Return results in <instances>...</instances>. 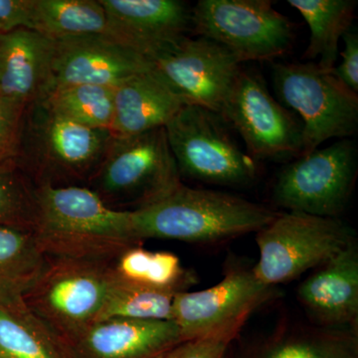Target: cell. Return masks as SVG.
<instances>
[{"label":"cell","instance_id":"28","mask_svg":"<svg viewBox=\"0 0 358 358\" xmlns=\"http://www.w3.org/2000/svg\"><path fill=\"white\" fill-rule=\"evenodd\" d=\"M267 358H357L355 348L338 336L292 339L278 345Z\"/></svg>","mask_w":358,"mask_h":358},{"label":"cell","instance_id":"9","mask_svg":"<svg viewBox=\"0 0 358 358\" xmlns=\"http://www.w3.org/2000/svg\"><path fill=\"white\" fill-rule=\"evenodd\" d=\"M113 134L61 117L42 103L28 106L18 160L36 164L39 182L90 181L105 157Z\"/></svg>","mask_w":358,"mask_h":358},{"label":"cell","instance_id":"3","mask_svg":"<svg viewBox=\"0 0 358 358\" xmlns=\"http://www.w3.org/2000/svg\"><path fill=\"white\" fill-rule=\"evenodd\" d=\"M114 279L113 263L48 258L23 301L56 343L68 345L100 322Z\"/></svg>","mask_w":358,"mask_h":358},{"label":"cell","instance_id":"32","mask_svg":"<svg viewBox=\"0 0 358 358\" xmlns=\"http://www.w3.org/2000/svg\"><path fill=\"white\" fill-rule=\"evenodd\" d=\"M32 0H0V33L29 28Z\"/></svg>","mask_w":358,"mask_h":358},{"label":"cell","instance_id":"30","mask_svg":"<svg viewBox=\"0 0 358 358\" xmlns=\"http://www.w3.org/2000/svg\"><path fill=\"white\" fill-rule=\"evenodd\" d=\"M345 48L341 53V65L334 67V76L341 80L345 86L358 93V35L355 27L348 29L343 36Z\"/></svg>","mask_w":358,"mask_h":358},{"label":"cell","instance_id":"14","mask_svg":"<svg viewBox=\"0 0 358 358\" xmlns=\"http://www.w3.org/2000/svg\"><path fill=\"white\" fill-rule=\"evenodd\" d=\"M110 38L150 60L192 30V7L179 0H100Z\"/></svg>","mask_w":358,"mask_h":358},{"label":"cell","instance_id":"4","mask_svg":"<svg viewBox=\"0 0 358 358\" xmlns=\"http://www.w3.org/2000/svg\"><path fill=\"white\" fill-rule=\"evenodd\" d=\"M180 182L166 129L129 136H113L105 157L90 179L91 189L112 208L131 210L152 201Z\"/></svg>","mask_w":358,"mask_h":358},{"label":"cell","instance_id":"29","mask_svg":"<svg viewBox=\"0 0 358 358\" xmlns=\"http://www.w3.org/2000/svg\"><path fill=\"white\" fill-rule=\"evenodd\" d=\"M28 106L0 95V162L18 159Z\"/></svg>","mask_w":358,"mask_h":358},{"label":"cell","instance_id":"21","mask_svg":"<svg viewBox=\"0 0 358 358\" xmlns=\"http://www.w3.org/2000/svg\"><path fill=\"white\" fill-rule=\"evenodd\" d=\"M30 29L53 41L86 36L110 38L100 0H32Z\"/></svg>","mask_w":358,"mask_h":358},{"label":"cell","instance_id":"26","mask_svg":"<svg viewBox=\"0 0 358 358\" xmlns=\"http://www.w3.org/2000/svg\"><path fill=\"white\" fill-rule=\"evenodd\" d=\"M174 294L131 284L115 274L101 320L112 317L171 320Z\"/></svg>","mask_w":358,"mask_h":358},{"label":"cell","instance_id":"22","mask_svg":"<svg viewBox=\"0 0 358 358\" xmlns=\"http://www.w3.org/2000/svg\"><path fill=\"white\" fill-rule=\"evenodd\" d=\"M310 29V43L303 58L315 60L322 70L331 71L338 57L339 40L353 26L355 0H289Z\"/></svg>","mask_w":358,"mask_h":358},{"label":"cell","instance_id":"27","mask_svg":"<svg viewBox=\"0 0 358 358\" xmlns=\"http://www.w3.org/2000/svg\"><path fill=\"white\" fill-rule=\"evenodd\" d=\"M35 186L18 159L0 162V226L32 229Z\"/></svg>","mask_w":358,"mask_h":358},{"label":"cell","instance_id":"20","mask_svg":"<svg viewBox=\"0 0 358 358\" xmlns=\"http://www.w3.org/2000/svg\"><path fill=\"white\" fill-rule=\"evenodd\" d=\"M48 258L42 253L32 229L0 226V308L26 310L25 294L38 279Z\"/></svg>","mask_w":358,"mask_h":358},{"label":"cell","instance_id":"13","mask_svg":"<svg viewBox=\"0 0 358 358\" xmlns=\"http://www.w3.org/2000/svg\"><path fill=\"white\" fill-rule=\"evenodd\" d=\"M148 61L186 105L201 106L217 114L243 68L227 49L203 37L185 36Z\"/></svg>","mask_w":358,"mask_h":358},{"label":"cell","instance_id":"25","mask_svg":"<svg viewBox=\"0 0 358 358\" xmlns=\"http://www.w3.org/2000/svg\"><path fill=\"white\" fill-rule=\"evenodd\" d=\"M55 339L30 315L0 308V358H61Z\"/></svg>","mask_w":358,"mask_h":358},{"label":"cell","instance_id":"8","mask_svg":"<svg viewBox=\"0 0 358 358\" xmlns=\"http://www.w3.org/2000/svg\"><path fill=\"white\" fill-rule=\"evenodd\" d=\"M192 31L240 63L282 57L296 39L294 23L268 0H199L192 7Z\"/></svg>","mask_w":358,"mask_h":358},{"label":"cell","instance_id":"1","mask_svg":"<svg viewBox=\"0 0 358 358\" xmlns=\"http://www.w3.org/2000/svg\"><path fill=\"white\" fill-rule=\"evenodd\" d=\"M32 232L47 258L114 263L140 246L129 210L112 208L82 186H35Z\"/></svg>","mask_w":358,"mask_h":358},{"label":"cell","instance_id":"19","mask_svg":"<svg viewBox=\"0 0 358 358\" xmlns=\"http://www.w3.org/2000/svg\"><path fill=\"white\" fill-rule=\"evenodd\" d=\"M185 105L150 67L115 87L110 133L129 136L164 128Z\"/></svg>","mask_w":358,"mask_h":358},{"label":"cell","instance_id":"24","mask_svg":"<svg viewBox=\"0 0 358 358\" xmlns=\"http://www.w3.org/2000/svg\"><path fill=\"white\" fill-rule=\"evenodd\" d=\"M61 117L94 129H109L114 120V88L96 85L53 87L39 102Z\"/></svg>","mask_w":358,"mask_h":358},{"label":"cell","instance_id":"11","mask_svg":"<svg viewBox=\"0 0 358 358\" xmlns=\"http://www.w3.org/2000/svg\"><path fill=\"white\" fill-rule=\"evenodd\" d=\"M219 115L243 138L256 162L303 155V122L271 95L256 71L242 68Z\"/></svg>","mask_w":358,"mask_h":358},{"label":"cell","instance_id":"2","mask_svg":"<svg viewBox=\"0 0 358 358\" xmlns=\"http://www.w3.org/2000/svg\"><path fill=\"white\" fill-rule=\"evenodd\" d=\"M134 234L148 238L213 243L258 232L278 212L217 190L178 182L159 197L131 211Z\"/></svg>","mask_w":358,"mask_h":358},{"label":"cell","instance_id":"15","mask_svg":"<svg viewBox=\"0 0 358 358\" xmlns=\"http://www.w3.org/2000/svg\"><path fill=\"white\" fill-rule=\"evenodd\" d=\"M54 43L51 88L78 84L115 88L150 68L147 58L110 37H76Z\"/></svg>","mask_w":358,"mask_h":358},{"label":"cell","instance_id":"5","mask_svg":"<svg viewBox=\"0 0 358 358\" xmlns=\"http://www.w3.org/2000/svg\"><path fill=\"white\" fill-rule=\"evenodd\" d=\"M228 127L213 110L183 106L164 127L179 174L209 185H252L258 176V164L242 150Z\"/></svg>","mask_w":358,"mask_h":358},{"label":"cell","instance_id":"31","mask_svg":"<svg viewBox=\"0 0 358 358\" xmlns=\"http://www.w3.org/2000/svg\"><path fill=\"white\" fill-rule=\"evenodd\" d=\"M228 343L213 338L181 341L164 358H223Z\"/></svg>","mask_w":358,"mask_h":358},{"label":"cell","instance_id":"10","mask_svg":"<svg viewBox=\"0 0 358 358\" xmlns=\"http://www.w3.org/2000/svg\"><path fill=\"white\" fill-rule=\"evenodd\" d=\"M357 171V143L343 138L287 164L273 187V200L288 211L336 218L350 201Z\"/></svg>","mask_w":358,"mask_h":358},{"label":"cell","instance_id":"18","mask_svg":"<svg viewBox=\"0 0 358 358\" xmlns=\"http://www.w3.org/2000/svg\"><path fill=\"white\" fill-rule=\"evenodd\" d=\"M301 282L299 299L324 326H345L358 317V251L355 241Z\"/></svg>","mask_w":358,"mask_h":358},{"label":"cell","instance_id":"16","mask_svg":"<svg viewBox=\"0 0 358 358\" xmlns=\"http://www.w3.org/2000/svg\"><path fill=\"white\" fill-rule=\"evenodd\" d=\"M181 341L173 320L112 317L96 322L68 345L80 358H164Z\"/></svg>","mask_w":358,"mask_h":358},{"label":"cell","instance_id":"23","mask_svg":"<svg viewBox=\"0 0 358 358\" xmlns=\"http://www.w3.org/2000/svg\"><path fill=\"white\" fill-rule=\"evenodd\" d=\"M113 268L124 281L173 294L185 292L194 282V277L185 270L178 256L141 246L124 251L113 263Z\"/></svg>","mask_w":358,"mask_h":358},{"label":"cell","instance_id":"7","mask_svg":"<svg viewBox=\"0 0 358 358\" xmlns=\"http://www.w3.org/2000/svg\"><path fill=\"white\" fill-rule=\"evenodd\" d=\"M256 242L260 257L252 272L273 287L324 265L353 243L355 234L338 218L288 211L258 231Z\"/></svg>","mask_w":358,"mask_h":358},{"label":"cell","instance_id":"12","mask_svg":"<svg viewBox=\"0 0 358 358\" xmlns=\"http://www.w3.org/2000/svg\"><path fill=\"white\" fill-rule=\"evenodd\" d=\"M252 270H232L210 288L174 294L171 320L182 341L220 339L229 343L250 315L270 296Z\"/></svg>","mask_w":358,"mask_h":358},{"label":"cell","instance_id":"17","mask_svg":"<svg viewBox=\"0 0 358 358\" xmlns=\"http://www.w3.org/2000/svg\"><path fill=\"white\" fill-rule=\"evenodd\" d=\"M53 40L29 28L0 33V95L31 106L52 85Z\"/></svg>","mask_w":358,"mask_h":358},{"label":"cell","instance_id":"6","mask_svg":"<svg viewBox=\"0 0 358 358\" xmlns=\"http://www.w3.org/2000/svg\"><path fill=\"white\" fill-rule=\"evenodd\" d=\"M278 101L300 115L305 155L329 138H348L358 129V96L317 63H277L272 68Z\"/></svg>","mask_w":358,"mask_h":358}]
</instances>
